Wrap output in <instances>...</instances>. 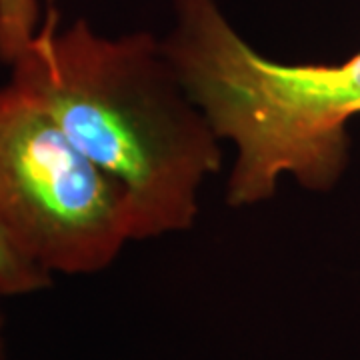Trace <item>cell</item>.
<instances>
[{
	"label": "cell",
	"instance_id": "6da1fadb",
	"mask_svg": "<svg viewBox=\"0 0 360 360\" xmlns=\"http://www.w3.org/2000/svg\"><path fill=\"white\" fill-rule=\"evenodd\" d=\"M124 188L132 240L193 229L222 167L220 139L150 32L104 37L56 14L11 65V80Z\"/></svg>",
	"mask_w": 360,
	"mask_h": 360
},
{
	"label": "cell",
	"instance_id": "7a4b0ae2",
	"mask_svg": "<svg viewBox=\"0 0 360 360\" xmlns=\"http://www.w3.org/2000/svg\"><path fill=\"white\" fill-rule=\"evenodd\" d=\"M165 51L220 141L234 148L224 198L270 200L284 176L326 193L348 165L360 115V51L340 65H286L246 42L217 0H174Z\"/></svg>",
	"mask_w": 360,
	"mask_h": 360
},
{
	"label": "cell",
	"instance_id": "3957f363",
	"mask_svg": "<svg viewBox=\"0 0 360 360\" xmlns=\"http://www.w3.org/2000/svg\"><path fill=\"white\" fill-rule=\"evenodd\" d=\"M0 231L51 276L96 274L132 240L124 188L11 82L0 89Z\"/></svg>",
	"mask_w": 360,
	"mask_h": 360
},
{
	"label": "cell",
	"instance_id": "277c9868",
	"mask_svg": "<svg viewBox=\"0 0 360 360\" xmlns=\"http://www.w3.org/2000/svg\"><path fill=\"white\" fill-rule=\"evenodd\" d=\"M40 25V0H0V63L13 65Z\"/></svg>",
	"mask_w": 360,
	"mask_h": 360
},
{
	"label": "cell",
	"instance_id": "5b68a950",
	"mask_svg": "<svg viewBox=\"0 0 360 360\" xmlns=\"http://www.w3.org/2000/svg\"><path fill=\"white\" fill-rule=\"evenodd\" d=\"M52 284L49 272L26 260L0 231V292L4 298L40 292Z\"/></svg>",
	"mask_w": 360,
	"mask_h": 360
},
{
	"label": "cell",
	"instance_id": "8992f818",
	"mask_svg": "<svg viewBox=\"0 0 360 360\" xmlns=\"http://www.w3.org/2000/svg\"><path fill=\"white\" fill-rule=\"evenodd\" d=\"M4 296L0 292V360H6V338H4V310H2Z\"/></svg>",
	"mask_w": 360,
	"mask_h": 360
}]
</instances>
